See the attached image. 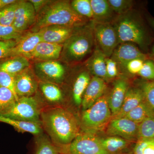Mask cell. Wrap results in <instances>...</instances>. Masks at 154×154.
Listing matches in <instances>:
<instances>
[{"mask_svg":"<svg viewBox=\"0 0 154 154\" xmlns=\"http://www.w3.org/2000/svg\"><path fill=\"white\" fill-rule=\"evenodd\" d=\"M30 67L27 58L22 56L7 58L0 61V71H3L16 76Z\"/></svg>","mask_w":154,"mask_h":154,"instance_id":"7402d4cb","label":"cell"},{"mask_svg":"<svg viewBox=\"0 0 154 154\" xmlns=\"http://www.w3.org/2000/svg\"><path fill=\"white\" fill-rule=\"evenodd\" d=\"M91 79L90 74L87 71L82 72L77 76L72 90L73 98L76 105H82L83 96Z\"/></svg>","mask_w":154,"mask_h":154,"instance_id":"cb8c5ba5","label":"cell"},{"mask_svg":"<svg viewBox=\"0 0 154 154\" xmlns=\"http://www.w3.org/2000/svg\"><path fill=\"white\" fill-rule=\"evenodd\" d=\"M57 147L60 154H110L95 134L83 132L69 144Z\"/></svg>","mask_w":154,"mask_h":154,"instance_id":"8992f818","label":"cell"},{"mask_svg":"<svg viewBox=\"0 0 154 154\" xmlns=\"http://www.w3.org/2000/svg\"><path fill=\"white\" fill-rule=\"evenodd\" d=\"M100 140L103 147L110 154L120 151L127 145V141L124 139L118 137L110 136Z\"/></svg>","mask_w":154,"mask_h":154,"instance_id":"4316f807","label":"cell"},{"mask_svg":"<svg viewBox=\"0 0 154 154\" xmlns=\"http://www.w3.org/2000/svg\"><path fill=\"white\" fill-rule=\"evenodd\" d=\"M94 29L96 47L106 57H110L119 44L117 32L113 23L94 22Z\"/></svg>","mask_w":154,"mask_h":154,"instance_id":"ba28073f","label":"cell"},{"mask_svg":"<svg viewBox=\"0 0 154 154\" xmlns=\"http://www.w3.org/2000/svg\"><path fill=\"white\" fill-rule=\"evenodd\" d=\"M19 1L0 11V25L12 26L15 19V12Z\"/></svg>","mask_w":154,"mask_h":154,"instance_id":"1f68e13d","label":"cell"},{"mask_svg":"<svg viewBox=\"0 0 154 154\" xmlns=\"http://www.w3.org/2000/svg\"><path fill=\"white\" fill-rule=\"evenodd\" d=\"M141 89L143 93L145 101L154 113V80L143 83Z\"/></svg>","mask_w":154,"mask_h":154,"instance_id":"e575fe53","label":"cell"},{"mask_svg":"<svg viewBox=\"0 0 154 154\" xmlns=\"http://www.w3.org/2000/svg\"><path fill=\"white\" fill-rule=\"evenodd\" d=\"M75 28L60 25H50L42 28L37 32L39 33L42 42L63 44Z\"/></svg>","mask_w":154,"mask_h":154,"instance_id":"9a60e30c","label":"cell"},{"mask_svg":"<svg viewBox=\"0 0 154 154\" xmlns=\"http://www.w3.org/2000/svg\"><path fill=\"white\" fill-rule=\"evenodd\" d=\"M94 25V22L90 21L75 28L63 43L60 55L63 61L69 64L80 62L92 52L96 46Z\"/></svg>","mask_w":154,"mask_h":154,"instance_id":"3957f363","label":"cell"},{"mask_svg":"<svg viewBox=\"0 0 154 154\" xmlns=\"http://www.w3.org/2000/svg\"><path fill=\"white\" fill-rule=\"evenodd\" d=\"M145 61L142 59H135L131 60L126 64L124 70L131 74H138Z\"/></svg>","mask_w":154,"mask_h":154,"instance_id":"f35d334b","label":"cell"},{"mask_svg":"<svg viewBox=\"0 0 154 154\" xmlns=\"http://www.w3.org/2000/svg\"><path fill=\"white\" fill-rule=\"evenodd\" d=\"M91 20L79 15L67 1H50L36 15V21L31 31L50 25L77 28L86 25Z\"/></svg>","mask_w":154,"mask_h":154,"instance_id":"7a4b0ae2","label":"cell"},{"mask_svg":"<svg viewBox=\"0 0 154 154\" xmlns=\"http://www.w3.org/2000/svg\"><path fill=\"white\" fill-rule=\"evenodd\" d=\"M128 89V83L126 80L120 79L116 81L108 99L112 117L120 110Z\"/></svg>","mask_w":154,"mask_h":154,"instance_id":"ac0fdd59","label":"cell"},{"mask_svg":"<svg viewBox=\"0 0 154 154\" xmlns=\"http://www.w3.org/2000/svg\"><path fill=\"white\" fill-rule=\"evenodd\" d=\"M153 116L152 110L144 100L124 117L139 124L147 119Z\"/></svg>","mask_w":154,"mask_h":154,"instance_id":"484cf974","label":"cell"},{"mask_svg":"<svg viewBox=\"0 0 154 154\" xmlns=\"http://www.w3.org/2000/svg\"><path fill=\"white\" fill-rule=\"evenodd\" d=\"M36 18V12L31 3L29 1H19L12 26L18 32L23 33L32 28Z\"/></svg>","mask_w":154,"mask_h":154,"instance_id":"30bf717a","label":"cell"},{"mask_svg":"<svg viewBox=\"0 0 154 154\" xmlns=\"http://www.w3.org/2000/svg\"><path fill=\"white\" fill-rule=\"evenodd\" d=\"M18 0H0V11L10 5L17 2Z\"/></svg>","mask_w":154,"mask_h":154,"instance_id":"b9f144b4","label":"cell"},{"mask_svg":"<svg viewBox=\"0 0 154 154\" xmlns=\"http://www.w3.org/2000/svg\"><path fill=\"white\" fill-rule=\"evenodd\" d=\"M148 22L149 24L150 25L152 28L154 30V18H152V17H149L148 18Z\"/></svg>","mask_w":154,"mask_h":154,"instance_id":"7bdbcfd3","label":"cell"},{"mask_svg":"<svg viewBox=\"0 0 154 154\" xmlns=\"http://www.w3.org/2000/svg\"><path fill=\"white\" fill-rule=\"evenodd\" d=\"M138 126V124L125 117L113 118L107 125L106 132L110 136L131 140L137 136Z\"/></svg>","mask_w":154,"mask_h":154,"instance_id":"8fae6325","label":"cell"},{"mask_svg":"<svg viewBox=\"0 0 154 154\" xmlns=\"http://www.w3.org/2000/svg\"><path fill=\"white\" fill-rule=\"evenodd\" d=\"M38 88L45 98L50 103L58 104L62 101L63 94L57 84L40 81Z\"/></svg>","mask_w":154,"mask_h":154,"instance_id":"d4e9b609","label":"cell"},{"mask_svg":"<svg viewBox=\"0 0 154 154\" xmlns=\"http://www.w3.org/2000/svg\"><path fill=\"white\" fill-rule=\"evenodd\" d=\"M109 5L117 15L125 14L132 10L134 2L131 0H107Z\"/></svg>","mask_w":154,"mask_h":154,"instance_id":"d6a6232c","label":"cell"},{"mask_svg":"<svg viewBox=\"0 0 154 154\" xmlns=\"http://www.w3.org/2000/svg\"><path fill=\"white\" fill-rule=\"evenodd\" d=\"M40 121L53 143L57 146L71 143L80 133V123L72 112L60 106L42 109Z\"/></svg>","mask_w":154,"mask_h":154,"instance_id":"6da1fadb","label":"cell"},{"mask_svg":"<svg viewBox=\"0 0 154 154\" xmlns=\"http://www.w3.org/2000/svg\"><path fill=\"white\" fill-rule=\"evenodd\" d=\"M15 76L5 72L0 71V87L11 90L15 95L17 101L19 98L15 91Z\"/></svg>","mask_w":154,"mask_h":154,"instance_id":"d590c367","label":"cell"},{"mask_svg":"<svg viewBox=\"0 0 154 154\" xmlns=\"http://www.w3.org/2000/svg\"><path fill=\"white\" fill-rule=\"evenodd\" d=\"M17 40H0V61L11 57L12 51L17 44Z\"/></svg>","mask_w":154,"mask_h":154,"instance_id":"8d00e7d4","label":"cell"},{"mask_svg":"<svg viewBox=\"0 0 154 154\" xmlns=\"http://www.w3.org/2000/svg\"><path fill=\"white\" fill-rule=\"evenodd\" d=\"M63 44H57L41 42L27 56L28 60L38 61L57 60L60 57Z\"/></svg>","mask_w":154,"mask_h":154,"instance_id":"5bb4252c","label":"cell"},{"mask_svg":"<svg viewBox=\"0 0 154 154\" xmlns=\"http://www.w3.org/2000/svg\"><path fill=\"white\" fill-rule=\"evenodd\" d=\"M106 72L107 79H112L118 75L119 68L117 64L111 58L107 57L106 59Z\"/></svg>","mask_w":154,"mask_h":154,"instance_id":"ab89813d","label":"cell"},{"mask_svg":"<svg viewBox=\"0 0 154 154\" xmlns=\"http://www.w3.org/2000/svg\"><path fill=\"white\" fill-rule=\"evenodd\" d=\"M152 56L154 58V45L152 48Z\"/></svg>","mask_w":154,"mask_h":154,"instance_id":"ee69618b","label":"cell"},{"mask_svg":"<svg viewBox=\"0 0 154 154\" xmlns=\"http://www.w3.org/2000/svg\"><path fill=\"white\" fill-rule=\"evenodd\" d=\"M0 122L10 125L19 132L29 133L37 137L42 135L43 132V128L40 122L21 121L1 115Z\"/></svg>","mask_w":154,"mask_h":154,"instance_id":"603a6c76","label":"cell"},{"mask_svg":"<svg viewBox=\"0 0 154 154\" xmlns=\"http://www.w3.org/2000/svg\"><path fill=\"white\" fill-rule=\"evenodd\" d=\"M108 99V96L104 94L90 108L84 110L80 123L83 132L95 134L107 126L112 116Z\"/></svg>","mask_w":154,"mask_h":154,"instance_id":"5b68a950","label":"cell"},{"mask_svg":"<svg viewBox=\"0 0 154 154\" xmlns=\"http://www.w3.org/2000/svg\"><path fill=\"white\" fill-rule=\"evenodd\" d=\"M38 82L30 67L15 76V91L19 98L32 96L38 88Z\"/></svg>","mask_w":154,"mask_h":154,"instance_id":"4fadbf2b","label":"cell"},{"mask_svg":"<svg viewBox=\"0 0 154 154\" xmlns=\"http://www.w3.org/2000/svg\"><path fill=\"white\" fill-rule=\"evenodd\" d=\"M110 58L116 63L119 69L123 70L126 64L133 60H148L147 55L141 52L135 44L131 42H124L119 45Z\"/></svg>","mask_w":154,"mask_h":154,"instance_id":"7c38bea8","label":"cell"},{"mask_svg":"<svg viewBox=\"0 0 154 154\" xmlns=\"http://www.w3.org/2000/svg\"><path fill=\"white\" fill-rule=\"evenodd\" d=\"M33 73L41 82L59 84L66 74L65 66L57 60L38 61L33 66Z\"/></svg>","mask_w":154,"mask_h":154,"instance_id":"9c48e42d","label":"cell"},{"mask_svg":"<svg viewBox=\"0 0 154 154\" xmlns=\"http://www.w3.org/2000/svg\"><path fill=\"white\" fill-rule=\"evenodd\" d=\"M112 23L117 32L119 44L131 42L142 48L145 47L146 33L139 17L133 9L117 15Z\"/></svg>","mask_w":154,"mask_h":154,"instance_id":"277c9868","label":"cell"},{"mask_svg":"<svg viewBox=\"0 0 154 154\" xmlns=\"http://www.w3.org/2000/svg\"><path fill=\"white\" fill-rule=\"evenodd\" d=\"M24 34L17 31L13 26L0 25V40H17Z\"/></svg>","mask_w":154,"mask_h":154,"instance_id":"836d02e7","label":"cell"},{"mask_svg":"<svg viewBox=\"0 0 154 154\" xmlns=\"http://www.w3.org/2000/svg\"><path fill=\"white\" fill-rule=\"evenodd\" d=\"M49 1V0H30L29 2L32 4L37 15Z\"/></svg>","mask_w":154,"mask_h":154,"instance_id":"60d3db41","label":"cell"},{"mask_svg":"<svg viewBox=\"0 0 154 154\" xmlns=\"http://www.w3.org/2000/svg\"><path fill=\"white\" fill-rule=\"evenodd\" d=\"M106 58L103 52L96 47L86 62V67L94 76L101 78L105 81L108 80L106 72Z\"/></svg>","mask_w":154,"mask_h":154,"instance_id":"ffe728a7","label":"cell"},{"mask_svg":"<svg viewBox=\"0 0 154 154\" xmlns=\"http://www.w3.org/2000/svg\"><path fill=\"white\" fill-rule=\"evenodd\" d=\"M93 14V21L95 23H112L116 14L107 0H91Z\"/></svg>","mask_w":154,"mask_h":154,"instance_id":"d6986e66","label":"cell"},{"mask_svg":"<svg viewBox=\"0 0 154 154\" xmlns=\"http://www.w3.org/2000/svg\"><path fill=\"white\" fill-rule=\"evenodd\" d=\"M146 79L154 80V62L153 61L147 60L144 62L142 67L138 74Z\"/></svg>","mask_w":154,"mask_h":154,"instance_id":"74e56055","label":"cell"},{"mask_svg":"<svg viewBox=\"0 0 154 154\" xmlns=\"http://www.w3.org/2000/svg\"><path fill=\"white\" fill-rule=\"evenodd\" d=\"M144 100V97L141 89L128 88L120 110L117 114L112 117V119L124 117L128 113L140 105Z\"/></svg>","mask_w":154,"mask_h":154,"instance_id":"44dd1931","label":"cell"},{"mask_svg":"<svg viewBox=\"0 0 154 154\" xmlns=\"http://www.w3.org/2000/svg\"><path fill=\"white\" fill-rule=\"evenodd\" d=\"M41 42V37L38 32L30 31L24 33L17 39V44L12 51L11 57L17 56L25 57L32 52Z\"/></svg>","mask_w":154,"mask_h":154,"instance_id":"e0dca14e","label":"cell"},{"mask_svg":"<svg viewBox=\"0 0 154 154\" xmlns=\"http://www.w3.org/2000/svg\"><path fill=\"white\" fill-rule=\"evenodd\" d=\"M137 137L139 139L154 138V116L139 124Z\"/></svg>","mask_w":154,"mask_h":154,"instance_id":"4dcf8cb0","label":"cell"},{"mask_svg":"<svg viewBox=\"0 0 154 154\" xmlns=\"http://www.w3.org/2000/svg\"><path fill=\"white\" fill-rule=\"evenodd\" d=\"M42 109L37 99L33 96L19 98L12 108L3 116L13 119L40 122Z\"/></svg>","mask_w":154,"mask_h":154,"instance_id":"52a82bcc","label":"cell"},{"mask_svg":"<svg viewBox=\"0 0 154 154\" xmlns=\"http://www.w3.org/2000/svg\"><path fill=\"white\" fill-rule=\"evenodd\" d=\"M37 137L35 154H60L58 147L52 141L42 135Z\"/></svg>","mask_w":154,"mask_h":154,"instance_id":"f1b7e54d","label":"cell"},{"mask_svg":"<svg viewBox=\"0 0 154 154\" xmlns=\"http://www.w3.org/2000/svg\"><path fill=\"white\" fill-rule=\"evenodd\" d=\"M70 3L72 8L77 14L93 21V14L91 0H73Z\"/></svg>","mask_w":154,"mask_h":154,"instance_id":"f546056e","label":"cell"},{"mask_svg":"<svg viewBox=\"0 0 154 154\" xmlns=\"http://www.w3.org/2000/svg\"><path fill=\"white\" fill-rule=\"evenodd\" d=\"M17 101L15 95L11 90L0 87V115L6 114Z\"/></svg>","mask_w":154,"mask_h":154,"instance_id":"83f0119b","label":"cell"},{"mask_svg":"<svg viewBox=\"0 0 154 154\" xmlns=\"http://www.w3.org/2000/svg\"><path fill=\"white\" fill-rule=\"evenodd\" d=\"M105 80L94 76L87 87L83 96L82 105L83 110L90 108L103 95L106 89Z\"/></svg>","mask_w":154,"mask_h":154,"instance_id":"2e32d148","label":"cell"}]
</instances>
